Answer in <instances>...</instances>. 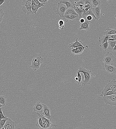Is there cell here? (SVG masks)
Here are the masks:
<instances>
[{
	"instance_id": "6da1fadb",
	"label": "cell",
	"mask_w": 116,
	"mask_h": 129,
	"mask_svg": "<svg viewBox=\"0 0 116 129\" xmlns=\"http://www.w3.org/2000/svg\"><path fill=\"white\" fill-rule=\"evenodd\" d=\"M79 72L82 73L84 75L85 79L82 84V86L90 84L92 80V75L91 70L86 69L83 67H80L78 70Z\"/></svg>"
},
{
	"instance_id": "7a4b0ae2",
	"label": "cell",
	"mask_w": 116,
	"mask_h": 129,
	"mask_svg": "<svg viewBox=\"0 0 116 129\" xmlns=\"http://www.w3.org/2000/svg\"><path fill=\"white\" fill-rule=\"evenodd\" d=\"M32 0H23L22 2V11L27 15H33L34 14L31 11Z\"/></svg>"
},
{
	"instance_id": "3957f363",
	"label": "cell",
	"mask_w": 116,
	"mask_h": 129,
	"mask_svg": "<svg viewBox=\"0 0 116 129\" xmlns=\"http://www.w3.org/2000/svg\"><path fill=\"white\" fill-rule=\"evenodd\" d=\"M116 87V80L114 79L110 80L107 84L106 85L104 89L102 91L100 96L102 97L107 92L110 90H113Z\"/></svg>"
},
{
	"instance_id": "277c9868",
	"label": "cell",
	"mask_w": 116,
	"mask_h": 129,
	"mask_svg": "<svg viewBox=\"0 0 116 129\" xmlns=\"http://www.w3.org/2000/svg\"><path fill=\"white\" fill-rule=\"evenodd\" d=\"M43 58L41 56L34 58L32 60V64L30 67L34 71L39 69L41 64L43 63Z\"/></svg>"
},
{
	"instance_id": "5b68a950",
	"label": "cell",
	"mask_w": 116,
	"mask_h": 129,
	"mask_svg": "<svg viewBox=\"0 0 116 129\" xmlns=\"http://www.w3.org/2000/svg\"><path fill=\"white\" fill-rule=\"evenodd\" d=\"M116 61V58L113 55L112 53L107 52L103 59V62L105 64L110 65L114 64Z\"/></svg>"
},
{
	"instance_id": "8992f818",
	"label": "cell",
	"mask_w": 116,
	"mask_h": 129,
	"mask_svg": "<svg viewBox=\"0 0 116 129\" xmlns=\"http://www.w3.org/2000/svg\"><path fill=\"white\" fill-rule=\"evenodd\" d=\"M103 100L106 105L116 106V95L113 94L109 96H103Z\"/></svg>"
},
{
	"instance_id": "52a82bcc",
	"label": "cell",
	"mask_w": 116,
	"mask_h": 129,
	"mask_svg": "<svg viewBox=\"0 0 116 129\" xmlns=\"http://www.w3.org/2000/svg\"><path fill=\"white\" fill-rule=\"evenodd\" d=\"M56 14L58 15L60 18L64 17L67 9L66 5L59 2L57 4Z\"/></svg>"
},
{
	"instance_id": "ba28073f",
	"label": "cell",
	"mask_w": 116,
	"mask_h": 129,
	"mask_svg": "<svg viewBox=\"0 0 116 129\" xmlns=\"http://www.w3.org/2000/svg\"><path fill=\"white\" fill-rule=\"evenodd\" d=\"M103 69L105 70L108 74L113 75L116 73V65H107L105 64L103 66Z\"/></svg>"
},
{
	"instance_id": "9c48e42d",
	"label": "cell",
	"mask_w": 116,
	"mask_h": 129,
	"mask_svg": "<svg viewBox=\"0 0 116 129\" xmlns=\"http://www.w3.org/2000/svg\"><path fill=\"white\" fill-rule=\"evenodd\" d=\"M84 79V75L82 73L79 72L78 71L74 79L78 85L82 84Z\"/></svg>"
},
{
	"instance_id": "30bf717a",
	"label": "cell",
	"mask_w": 116,
	"mask_h": 129,
	"mask_svg": "<svg viewBox=\"0 0 116 129\" xmlns=\"http://www.w3.org/2000/svg\"><path fill=\"white\" fill-rule=\"evenodd\" d=\"M78 38H77L75 40V42H72L70 44H69L68 45L69 48H72L74 49L80 47H82L84 48H88L89 47L87 46H86L85 47L83 46L82 45L83 42L81 41H78Z\"/></svg>"
},
{
	"instance_id": "8fae6325",
	"label": "cell",
	"mask_w": 116,
	"mask_h": 129,
	"mask_svg": "<svg viewBox=\"0 0 116 129\" xmlns=\"http://www.w3.org/2000/svg\"><path fill=\"white\" fill-rule=\"evenodd\" d=\"M62 18L64 20L65 23L68 22V21H77L79 19L78 16L75 15H64V17Z\"/></svg>"
},
{
	"instance_id": "7c38bea8",
	"label": "cell",
	"mask_w": 116,
	"mask_h": 129,
	"mask_svg": "<svg viewBox=\"0 0 116 129\" xmlns=\"http://www.w3.org/2000/svg\"><path fill=\"white\" fill-rule=\"evenodd\" d=\"M15 122L12 121L11 118H8L4 128L5 129H15Z\"/></svg>"
},
{
	"instance_id": "4fadbf2b",
	"label": "cell",
	"mask_w": 116,
	"mask_h": 129,
	"mask_svg": "<svg viewBox=\"0 0 116 129\" xmlns=\"http://www.w3.org/2000/svg\"><path fill=\"white\" fill-rule=\"evenodd\" d=\"M44 104L38 101L34 104V106L33 108L34 111L40 113L43 112Z\"/></svg>"
},
{
	"instance_id": "5bb4252c",
	"label": "cell",
	"mask_w": 116,
	"mask_h": 129,
	"mask_svg": "<svg viewBox=\"0 0 116 129\" xmlns=\"http://www.w3.org/2000/svg\"><path fill=\"white\" fill-rule=\"evenodd\" d=\"M42 114L44 115L45 117L50 121H52L50 119L51 117L50 115V109L49 107L45 104L44 105L43 112Z\"/></svg>"
},
{
	"instance_id": "9a60e30c",
	"label": "cell",
	"mask_w": 116,
	"mask_h": 129,
	"mask_svg": "<svg viewBox=\"0 0 116 129\" xmlns=\"http://www.w3.org/2000/svg\"><path fill=\"white\" fill-rule=\"evenodd\" d=\"M74 5L77 9L81 11H83L85 9V4L83 0H80L77 2H75Z\"/></svg>"
},
{
	"instance_id": "2e32d148",
	"label": "cell",
	"mask_w": 116,
	"mask_h": 129,
	"mask_svg": "<svg viewBox=\"0 0 116 129\" xmlns=\"http://www.w3.org/2000/svg\"><path fill=\"white\" fill-rule=\"evenodd\" d=\"M101 8L100 6L93 8L92 10L98 20L100 18L101 16Z\"/></svg>"
},
{
	"instance_id": "e0dca14e",
	"label": "cell",
	"mask_w": 116,
	"mask_h": 129,
	"mask_svg": "<svg viewBox=\"0 0 116 129\" xmlns=\"http://www.w3.org/2000/svg\"><path fill=\"white\" fill-rule=\"evenodd\" d=\"M59 3L66 5L67 8H73L75 2L73 0H62Z\"/></svg>"
},
{
	"instance_id": "ac0fdd59",
	"label": "cell",
	"mask_w": 116,
	"mask_h": 129,
	"mask_svg": "<svg viewBox=\"0 0 116 129\" xmlns=\"http://www.w3.org/2000/svg\"><path fill=\"white\" fill-rule=\"evenodd\" d=\"M84 18L85 20V22L83 23H81L80 27L79 29V30L82 29L86 30H89V25L90 24V21H88L86 17Z\"/></svg>"
},
{
	"instance_id": "d6986e66",
	"label": "cell",
	"mask_w": 116,
	"mask_h": 129,
	"mask_svg": "<svg viewBox=\"0 0 116 129\" xmlns=\"http://www.w3.org/2000/svg\"><path fill=\"white\" fill-rule=\"evenodd\" d=\"M37 114L38 116V117L37 118V121L36 124V126L41 129H42L43 128V126L42 121L41 117V113L37 112Z\"/></svg>"
},
{
	"instance_id": "ffe728a7",
	"label": "cell",
	"mask_w": 116,
	"mask_h": 129,
	"mask_svg": "<svg viewBox=\"0 0 116 129\" xmlns=\"http://www.w3.org/2000/svg\"><path fill=\"white\" fill-rule=\"evenodd\" d=\"M51 122L48 119L43 125V128L41 129H49L53 127H57L58 125L52 124Z\"/></svg>"
},
{
	"instance_id": "44dd1931",
	"label": "cell",
	"mask_w": 116,
	"mask_h": 129,
	"mask_svg": "<svg viewBox=\"0 0 116 129\" xmlns=\"http://www.w3.org/2000/svg\"><path fill=\"white\" fill-rule=\"evenodd\" d=\"M85 48L82 47H79L73 49L71 51L72 53L74 55H79L81 54L84 50Z\"/></svg>"
},
{
	"instance_id": "7402d4cb",
	"label": "cell",
	"mask_w": 116,
	"mask_h": 129,
	"mask_svg": "<svg viewBox=\"0 0 116 129\" xmlns=\"http://www.w3.org/2000/svg\"><path fill=\"white\" fill-rule=\"evenodd\" d=\"M83 1L85 4V9L84 10L87 11L90 9L92 10L93 7L91 0H84Z\"/></svg>"
},
{
	"instance_id": "603a6c76",
	"label": "cell",
	"mask_w": 116,
	"mask_h": 129,
	"mask_svg": "<svg viewBox=\"0 0 116 129\" xmlns=\"http://www.w3.org/2000/svg\"><path fill=\"white\" fill-rule=\"evenodd\" d=\"M106 31L103 33L104 35H110L116 34V28H114L113 29H110L109 27H108L106 29Z\"/></svg>"
},
{
	"instance_id": "cb8c5ba5",
	"label": "cell",
	"mask_w": 116,
	"mask_h": 129,
	"mask_svg": "<svg viewBox=\"0 0 116 129\" xmlns=\"http://www.w3.org/2000/svg\"><path fill=\"white\" fill-rule=\"evenodd\" d=\"M89 15L91 16L94 17L95 20H97V18L91 9H90L87 11H86L85 10L83 11V13L82 15V17H86Z\"/></svg>"
},
{
	"instance_id": "d4e9b609",
	"label": "cell",
	"mask_w": 116,
	"mask_h": 129,
	"mask_svg": "<svg viewBox=\"0 0 116 129\" xmlns=\"http://www.w3.org/2000/svg\"><path fill=\"white\" fill-rule=\"evenodd\" d=\"M64 15H75L79 17V15L75 12L73 8H67Z\"/></svg>"
},
{
	"instance_id": "484cf974",
	"label": "cell",
	"mask_w": 116,
	"mask_h": 129,
	"mask_svg": "<svg viewBox=\"0 0 116 129\" xmlns=\"http://www.w3.org/2000/svg\"><path fill=\"white\" fill-rule=\"evenodd\" d=\"M108 41L109 47L107 49L108 50H113L116 44V40L112 41L109 40Z\"/></svg>"
},
{
	"instance_id": "4316f807",
	"label": "cell",
	"mask_w": 116,
	"mask_h": 129,
	"mask_svg": "<svg viewBox=\"0 0 116 129\" xmlns=\"http://www.w3.org/2000/svg\"><path fill=\"white\" fill-rule=\"evenodd\" d=\"M109 35H104L101 37H99L98 41L100 42L101 43V44H103L107 41H108L109 39Z\"/></svg>"
},
{
	"instance_id": "83f0119b",
	"label": "cell",
	"mask_w": 116,
	"mask_h": 129,
	"mask_svg": "<svg viewBox=\"0 0 116 129\" xmlns=\"http://www.w3.org/2000/svg\"><path fill=\"white\" fill-rule=\"evenodd\" d=\"M93 8L100 6L101 2L99 0H91Z\"/></svg>"
},
{
	"instance_id": "f1b7e54d",
	"label": "cell",
	"mask_w": 116,
	"mask_h": 129,
	"mask_svg": "<svg viewBox=\"0 0 116 129\" xmlns=\"http://www.w3.org/2000/svg\"><path fill=\"white\" fill-rule=\"evenodd\" d=\"M7 97L4 96H0V104L3 106L5 105L7 102Z\"/></svg>"
},
{
	"instance_id": "f546056e",
	"label": "cell",
	"mask_w": 116,
	"mask_h": 129,
	"mask_svg": "<svg viewBox=\"0 0 116 129\" xmlns=\"http://www.w3.org/2000/svg\"><path fill=\"white\" fill-rule=\"evenodd\" d=\"M32 1L33 2L38 8L39 9L41 7H44L45 6L44 5L41 3L38 0H32Z\"/></svg>"
},
{
	"instance_id": "4dcf8cb0",
	"label": "cell",
	"mask_w": 116,
	"mask_h": 129,
	"mask_svg": "<svg viewBox=\"0 0 116 129\" xmlns=\"http://www.w3.org/2000/svg\"><path fill=\"white\" fill-rule=\"evenodd\" d=\"M100 46L105 51H107L108 50L107 49L109 47L108 41H107L104 43L100 45Z\"/></svg>"
},
{
	"instance_id": "1f68e13d",
	"label": "cell",
	"mask_w": 116,
	"mask_h": 129,
	"mask_svg": "<svg viewBox=\"0 0 116 129\" xmlns=\"http://www.w3.org/2000/svg\"><path fill=\"white\" fill-rule=\"evenodd\" d=\"M32 4L31 6V11L34 14H36L37 12H38V8L35 5L33 2L32 1Z\"/></svg>"
},
{
	"instance_id": "d6a6232c",
	"label": "cell",
	"mask_w": 116,
	"mask_h": 129,
	"mask_svg": "<svg viewBox=\"0 0 116 129\" xmlns=\"http://www.w3.org/2000/svg\"><path fill=\"white\" fill-rule=\"evenodd\" d=\"M65 21L63 20H60L59 21V29H60L63 30L64 29L65 25Z\"/></svg>"
},
{
	"instance_id": "836d02e7",
	"label": "cell",
	"mask_w": 116,
	"mask_h": 129,
	"mask_svg": "<svg viewBox=\"0 0 116 129\" xmlns=\"http://www.w3.org/2000/svg\"><path fill=\"white\" fill-rule=\"evenodd\" d=\"M73 8L74 9L75 12L78 14L79 15V18H82V15L83 13V11H81L78 10L76 8L74 4V6Z\"/></svg>"
},
{
	"instance_id": "e575fe53",
	"label": "cell",
	"mask_w": 116,
	"mask_h": 129,
	"mask_svg": "<svg viewBox=\"0 0 116 129\" xmlns=\"http://www.w3.org/2000/svg\"><path fill=\"white\" fill-rule=\"evenodd\" d=\"M8 118L2 119L0 121V129L4 128V125L8 120Z\"/></svg>"
},
{
	"instance_id": "d590c367",
	"label": "cell",
	"mask_w": 116,
	"mask_h": 129,
	"mask_svg": "<svg viewBox=\"0 0 116 129\" xmlns=\"http://www.w3.org/2000/svg\"><path fill=\"white\" fill-rule=\"evenodd\" d=\"M4 14L3 9L1 8H0V23L3 20V17Z\"/></svg>"
},
{
	"instance_id": "8d00e7d4",
	"label": "cell",
	"mask_w": 116,
	"mask_h": 129,
	"mask_svg": "<svg viewBox=\"0 0 116 129\" xmlns=\"http://www.w3.org/2000/svg\"><path fill=\"white\" fill-rule=\"evenodd\" d=\"M7 118V116H4L2 111V108H0V121L2 119H6Z\"/></svg>"
},
{
	"instance_id": "74e56055",
	"label": "cell",
	"mask_w": 116,
	"mask_h": 129,
	"mask_svg": "<svg viewBox=\"0 0 116 129\" xmlns=\"http://www.w3.org/2000/svg\"><path fill=\"white\" fill-rule=\"evenodd\" d=\"M109 40H116V34L109 35Z\"/></svg>"
},
{
	"instance_id": "f35d334b",
	"label": "cell",
	"mask_w": 116,
	"mask_h": 129,
	"mask_svg": "<svg viewBox=\"0 0 116 129\" xmlns=\"http://www.w3.org/2000/svg\"><path fill=\"white\" fill-rule=\"evenodd\" d=\"M113 94V90H110L106 92L104 95V96H108Z\"/></svg>"
},
{
	"instance_id": "ab89813d",
	"label": "cell",
	"mask_w": 116,
	"mask_h": 129,
	"mask_svg": "<svg viewBox=\"0 0 116 129\" xmlns=\"http://www.w3.org/2000/svg\"><path fill=\"white\" fill-rule=\"evenodd\" d=\"M41 118L42 119V120L43 125L45 123L46 121L47 120V119H48L45 117L44 116V115H43L41 113Z\"/></svg>"
},
{
	"instance_id": "60d3db41",
	"label": "cell",
	"mask_w": 116,
	"mask_h": 129,
	"mask_svg": "<svg viewBox=\"0 0 116 129\" xmlns=\"http://www.w3.org/2000/svg\"><path fill=\"white\" fill-rule=\"evenodd\" d=\"M39 1L41 3L45 5L47 3L48 0H39Z\"/></svg>"
},
{
	"instance_id": "b9f144b4",
	"label": "cell",
	"mask_w": 116,
	"mask_h": 129,
	"mask_svg": "<svg viewBox=\"0 0 116 129\" xmlns=\"http://www.w3.org/2000/svg\"><path fill=\"white\" fill-rule=\"evenodd\" d=\"M93 17L89 15L87 16L86 18L88 21H90L92 20Z\"/></svg>"
},
{
	"instance_id": "7bdbcfd3",
	"label": "cell",
	"mask_w": 116,
	"mask_h": 129,
	"mask_svg": "<svg viewBox=\"0 0 116 129\" xmlns=\"http://www.w3.org/2000/svg\"><path fill=\"white\" fill-rule=\"evenodd\" d=\"M82 17L81 18L80 20V22L81 23H84L85 21V20L84 18Z\"/></svg>"
},
{
	"instance_id": "ee69618b",
	"label": "cell",
	"mask_w": 116,
	"mask_h": 129,
	"mask_svg": "<svg viewBox=\"0 0 116 129\" xmlns=\"http://www.w3.org/2000/svg\"><path fill=\"white\" fill-rule=\"evenodd\" d=\"M112 90L113 94L116 95V87Z\"/></svg>"
},
{
	"instance_id": "f6af8a7d",
	"label": "cell",
	"mask_w": 116,
	"mask_h": 129,
	"mask_svg": "<svg viewBox=\"0 0 116 129\" xmlns=\"http://www.w3.org/2000/svg\"><path fill=\"white\" fill-rule=\"evenodd\" d=\"M4 2V0H0V6L2 5Z\"/></svg>"
},
{
	"instance_id": "bcb514c9",
	"label": "cell",
	"mask_w": 116,
	"mask_h": 129,
	"mask_svg": "<svg viewBox=\"0 0 116 129\" xmlns=\"http://www.w3.org/2000/svg\"><path fill=\"white\" fill-rule=\"evenodd\" d=\"M112 51L114 52H116V44Z\"/></svg>"
},
{
	"instance_id": "7dc6e473",
	"label": "cell",
	"mask_w": 116,
	"mask_h": 129,
	"mask_svg": "<svg viewBox=\"0 0 116 129\" xmlns=\"http://www.w3.org/2000/svg\"><path fill=\"white\" fill-rule=\"evenodd\" d=\"M2 106H2V105L0 104V108H2Z\"/></svg>"
},
{
	"instance_id": "c3c4849f",
	"label": "cell",
	"mask_w": 116,
	"mask_h": 129,
	"mask_svg": "<svg viewBox=\"0 0 116 129\" xmlns=\"http://www.w3.org/2000/svg\"><path fill=\"white\" fill-rule=\"evenodd\" d=\"M5 129V128H2L1 129Z\"/></svg>"
},
{
	"instance_id": "681fc988",
	"label": "cell",
	"mask_w": 116,
	"mask_h": 129,
	"mask_svg": "<svg viewBox=\"0 0 116 129\" xmlns=\"http://www.w3.org/2000/svg\"><path fill=\"white\" fill-rule=\"evenodd\" d=\"M115 19H116V15H115Z\"/></svg>"
},
{
	"instance_id": "f907efd6",
	"label": "cell",
	"mask_w": 116,
	"mask_h": 129,
	"mask_svg": "<svg viewBox=\"0 0 116 129\" xmlns=\"http://www.w3.org/2000/svg\"><path fill=\"white\" fill-rule=\"evenodd\" d=\"M52 128H50L49 129H52Z\"/></svg>"
},
{
	"instance_id": "816d5d0a",
	"label": "cell",
	"mask_w": 116,
	"mask_h": 129,
	"mask_svg": "<svg viewBox=\"0 0 116 129\" xmlns=\"http://www.w3.org/2000/svg\"></svg>"
}]
</instances>
